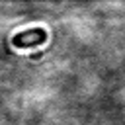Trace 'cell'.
I'll list each match as a JSON object with an SVG mask.
<instances>
[{"label": "cell", "instance_id": "obj_1", "mask_svg": "<svg viewBox=\"0 0 125 125\" xmlns=\"http://www.w3.org/2000/svg\"><path fill=\"white\" fill-rule=\"evenodd\" d=\"M47 41V31L41 27H33V29H25L14 35L12 45L18 49H27V47H39Z\"/></svg>", "mask_w": 125, "mask_h": 125}]
</instances>
